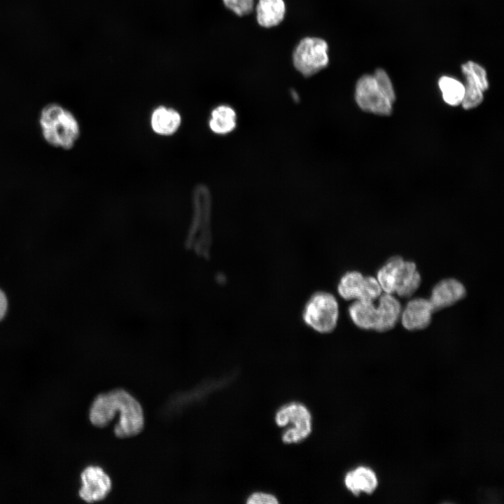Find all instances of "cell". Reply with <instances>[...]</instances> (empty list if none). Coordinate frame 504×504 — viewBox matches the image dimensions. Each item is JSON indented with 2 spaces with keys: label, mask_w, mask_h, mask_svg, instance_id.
Here are the masks:
<instances>
[{
  "label": "cell",
  "mask_w": 504,
  "mask_h": 504,
  "mask_svg": "<svg viewBox=\"0 0 504 504\" xmlns=\"http://www.w3.org/2000/svg\"><path fill=\"white\" fill-rule=\"evenodd\" d=\"M118 422L114 433L118 438L132 437L139 433L144 426L142 407L138 400L123 389H118Z\"/></svg>",
  "instance_id": "obj_7"
},
{
  "label": "cell",
  "mask_w": 504,
  "mask_h": 504,
  "mask_svg": "<svg viewBox=\"0 0 504 504\" xmlns=\"http://www.w3.org/2000/svg\"><path fill=\"white\" fill-rule=\"evenodd\" d=\"M382 288L377 279L372 276L364 277L363 288L358 300L373 302L381 296Z\"/></svg>",
  "instance_id": "obj_21"
},
{
  "label": "cell",
  "mask_w": 504,
  "mask_h": 504,
  "mask_svg": "<svg viewBox=\"0 0 504 504\" xmlns=\"http://www.w3.org/2000/svg\"><path fill=\"white\" fill-rule=\"evenodd\" d=\"M339 314V304L335 296L326 290H317L304 304L302 318L313 330L329 334L337 327Z\"/></svg>",
  "instance_id": "obj_3"
},
{
  "label": "cell",
  "mask_w": 504,
  "mask_h": 504,
  "mask_svg": "<svg viewBox=\"0 0 504 504\" xmlns=\"http://www.w3.org/2000/svg\"><path fill=\"white\" fill-rule=\"evenodd\" d=\"M344 484L354 496L361 493L370 495L377 489L379 479L375 471L368 465H358L347 471L344 477Z\"/></svg>",
  "instance_id": "obj_11"
},
{
  "label": "cell",
  "mask_w": 504,
  "mask_h": 504,
  "mask_svg": "<svg viewBox=\"0 0 504 504\" xmlns=\"http://www.w3.org/2000/svg\"><path fill=\"white\" fill-rule=\"evenodd\" d=\"M328 50V43L323 38H304L298 43L293 51V65L304 76H312L328 66L329 62Z\"/></svg>",
  "instance_id": "obj_5"
},
{
  "label": "cell",
  "mask_w": 504,
  "mask_h": 504,
  "mask_svg": "<svg viewBox=\"0 0 504 504\" xmlns=\"http://www.w3.org/2000/svg\"><path fill=\"white\" fill-rule=\"evenodd\" d=\"M8 302L4 292L0 290V320L3 318L6 313Z\"/></svg>",
  "instance_id": "obj_25"
},
{
  "label": "cell",
  "mask_w": 504,
  "mask_h": 504,
  "mask_svg": "<svg viewBox=\"0 0 504 504\" xmlns=\"http://www.w3.org/2000/svg\"><path fill=\"white\" fill-rule=\"evenodd\" d=\"M276 425L284 428L281 439L286 444H298L305 440L313 430V420L308 407L293 401L281 406L274 415Z\"/></svg>",
  "instance_id": "obj_4"
},
{
  "label": "cell",
  "mask_w": 504,
  "mask_h": 504,
  "mask_svg": "<svg viewBox=\"0 0 504 504\" xmlns=\"http://www.w3.org/2000/svg\"><path fill=\"white\" fill-rule=\"evenodd\" d=\"M438 86L444 102L453 106L461 104L465 87L458 80L451 76H442L438 80Z\"/></svg>",
  "instance_id": "obj_20"
},
{
  "label": "cell",
  "mask_w": 504,
  "mask_h": 504,
  "mask_svg": "<svg viewBox=\"0 0 504 504\" xmlns=\"http://www.w3.org/2000/svg\"><path fill=\"white\" fill-rule=\"evenodd\" d=\"M428 299L416 298L410 300L401 312L402 325L408 330H419L427 328L434 312Z\"/></svg>",
  "instance_id": "obj_10"
},
{
  "label": "cell",
  "mask_w": 504,
  "mask_h": 504,
  "mask_svg": "<svg viewBox=\"0 0 504 504\" xmlns=\"http://www.w3.org/2000/svg\"><path fill=\"white\" fill-rule=\"evenodd\" d=\"M117 410L115 391L99 395L90 411V419L97 427L107 426L115 418Z\"/></svg>",
  "instance_id": "obj_14"
},
{
  "label": "cell",
  "mask_w": 504,
  "mask_h": 504,
  "mask_svg": "<svg viewBox=\"0 0 504 504\" xmlns=\"http://www.w3.org/2000/svg\"><path fill=\"white\" fill-rule=\"evenodd\" d=\"M461 71L465 77V93L461 105L464 109H471L482 102L483 92L489 88L486 71L483 66L473 61L463 64Z\"/></svg>",
  "instance_id": "obj_8"
},
{
  "label": "cell",
  "mask_w": 504,
  "mask_h": 504,
  "mask_svg": "<svg viewBox=\"0 0 504 504\" xmlns=\"http://www.w3.org/2000/svg\"><path fill=\"white\" fill-rule=\"evenodd\" d=\"M83 486L79 491L80 498L88 503L104 499L112 487L109 476L99 466H89L81 474Z\"/></svg>",
  "instance_id": "obj_9"
},
{
  "label": "cell",
  "mask_w": 504,
  "mask_h": 504,
  "mask_svg": "<svg viewBox=\"0 0 504 504\" xmlns=\"http://www.w3.org/2000/svg\"><path fill=\"white\" fill-rule=\"evenodd\" d=\"M377 279L384 293L404 298L411 297L421 284L415 263L400 256L391 258L378 270Z\"/></svg>",
  "instance_id": "obj_2"
},
{
  "label": "cell",
  "mask_w": 504,
  "mask_h": 504,
  "mask_svg": "<svg viewBox=\"0 0 504 504\" xmlns=\"http://www.w3.org/2000/svg\"><path fill=\"white\" fill-rule=\"evenodd\" d=\"M355 100L358 106L366 112L380 115H388L392 112L393 103L381 90L373 75L365 74L358 80Z\"/></svg>",
  "instance_id": "obj_6"
},
{
  "label": "cell",
  "mask_w": 504,
  "mask_h": 504,
  "mask_svg": "<svg viewBox=\"0 0 504 504\" xmlns=\"http://www.w3.org/2000/svg\"><path fill=\"white\" fill-rule=\"evenodd\" d=\"M38 124L43 139L55 148L70 150L80 136V126L75 115L57 103L42 108Z\"/></svg>",
  "instance_id": "obj_1"
},
{
  "label": "cell",
  "mask_w": 504,
  "mask_h": 504,
  "mask_svg": "<svg viewBox=\"0 0 504 504\" xmlns=\"http://www.w3.org/2000/svg\"><path fill=\"white\" fill-rule=\"evenodd\" d=\"M373 76L386 97L393 103L396 100V94L392 83L387 73L384 69L379 68L375 70Z\"/></svg>",
  "instance_id": "obj_22"
},
{
  "label": "cell",
  "mask_w": 504,
  "mask_h": 504,
  "mask_svg": "<svg viewBox=\"0 0 504 504\" xmlns=\"http://www.w3.org/2000/svg\"><path fill=\"white\" fill-rule=\"evenodd\" d=\"M224 5L239 16L249 14L253 8V0H223Z\"/></svg>",
  "instance_id": "obj_23"
},
{
  "label": "cell",
  "mask_w": 504,
  "mask_h": 504,
  "mask_svg": "<svg viewBox=\"0 0 504 504\" xmlns=\"http://www.w3.org/2000/svg\"><path fill=\"white\" fill-rule=\"evenodd\" d=\"M466 293L463 284L455 279H446L438 282L433 288L428 299L434 311L450 307Z\"/></svg>",
  "instance_id": "obj_12"
},
{
  "label": "cell",
  "mask_w": 504,
  "mask_h": 504,
  "mask_svg": "<svg viewBox=\"0 0 504 504\" xmlns=\"http://www.w3.org/2000/svg\"><path fill=\"white\" fill-rule=\"evenodd\" d=\"M181 118L179 113L174 108L163 106L156 108L150 118L153 130L160 135H172L180 127Z\"/></svg>",
  "instance_id": "obj_16"
},
{
  "label": "cell",
  "mask_w": 504,
  "mask_h": 504,
  "mask_svg": "<svg viewBox=\"0 0 504 504\" xmlns=\"http://www.w3.org/2000/svg\"><path fill=\"white\" fill-rule=\"evenodd\" d=\"M364 277L356 270L348 271L343 274L337 286L339 295L345 300H358L362 291Z\"/></svg>",
  "instance_id": "obj_19"
},
{
  "label": "cell",
  "mask_w": 504,
  "mask_h": 504,
  "mask_svg": "<svg viewBox=\"0 0 504 504\" xmlns=\"http://www.w3.org/2000/svg\"><path fill=\"white\" fill-rule=\"evenodd\" d=\"M377 307V322L374 330L386 332L395 327L400 318L402 307L393 294L384 293L379 298Z\"/></svg>",
  "instance_id": "obj_13"
},
{
  "label": "cell",
  "mask_w": 504,
  "mask_h": 504,
  "mask_svg": "<svg viewBox=\"0 0 504 504\" xmlns=\"http://www.w3.org/2000/svg\"><path fill=\"white\" fill-rule=\"evenodd\" d=\"M255 12L258 23L262 27L270 28L283 21L286 4L284 0H258Z\"/></svg>",
  "instance_id": "obj_15"
},
{
  "label": "cell",
  "mask_w": 504,
  "mask_h": 504,
  "mask_svg": "<svg viewBox=\"0 0 504 504\" xmlns=\"http://www.w3.org/2000/svg\"><path fill=\"white\" fill-rule=\"evenodd\" d=\"M349 316L358 328L374 330L377 322V307L373 302L356 300L348 308Z\"/></svg>",
  "instance_id": "obj_17"
},
{
  "label": "cell",
  "mask_w": 504,
  "mask_h": 504,
  "mask_svg": "<svg viewBox=\"0 0 504 504\" xmlns=\"http://www.w3.org/2000/svg\"><path fill=\"white\" fill-rule=\"evenodd\" d=\"M209 127L217 134H227L237 126V113L229 105L222 104L214 108L209 121Z\"/></svg>",
  "instance_id": "obj_18"
},
{
  "label": "cell",
  "mask_w": 504,
  "mask_h": 504,
  "mask_svg": "<svg viewBox=\"0 0 504 504\" xmlns=\"http://www.w3.org/2000/svg\"><path fill=\"white\" fill-rule=\"evenodd\" d=\"M247 504H277V497L271 493L255 491L251 493L246 500Z\"/></svg>",
  "instance_id": "obj_24"
}]
</instances>
